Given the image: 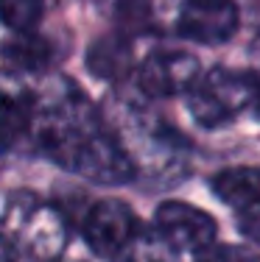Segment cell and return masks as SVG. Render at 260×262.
I'll list each match as a JSON object with an SVG mask.
<instances>
[{
	"label": "cell",
	"instance_id": "1",
	"mask_svg": "<svg viewBox=\"0 0 260 262\" xmlns=\"http://www.w3.org/2000/svg\"><path fill=\"white\" fill-rule=\"evenodd\" d=\"M260 101V81L249 73H235L224 67H213L202 73L188 90V109L193 120L204 128L227 126L249 106Z\"/></svg>",
	"mask_w": 260,
	"mask_h": 262
},
{
	"label": "cell",
	"instance_id": "2",
	"mask_svg": "<svg viewBox=\"0 0 260 262\" xmlns=\"http://www.w3.org/2000/svg\"><path fill=\"white\" fill-rule=\"evenodd\" d=\"M6 226L17 232L28 254L36 259L53 262L65 251L67 223L62 212H56L53 207H36L34 201H28V195H14L9 212H6Z\"/></svg>",
	"mask_w": 260,
	"mask_h": 262
},
{
	"label": "cell",
	"instance_id": "3",
	"mask_svg": "<svg viewBox=\"0 0 260 262\" xmlns=\"http://www.w3.org/2000/svg\"><path fill=\"white\" fill-rule=\"evenodd\" d=\"M82 232L87 246L98 257L115 259L126 248V243L140 232V221L129 204L115 201V198H104V201L92 204L87 209Z\"/></svg>",
	"mask_w": 260,
	"mask_h": 262
},
{
	"label": "cell",
	"instance_id": "4",
	"mask_svg": "<svg viewBox=\"0 0 260 262\" xmlns=\"http://www.w3.org/2000/svg\"><path fill=\"white\" fill-rule=\"evenodd\" d=\"M154 229L176 248L179 254L193 251L199 254L202 248L215 243V226L213 215H207L204 209L193 207L185 201H163L154 212Z\"/></svg>",
	"mask_w": 260,
	"mask_h": 262
},
{
	"label": "cell",
	"instance_id": "5",
	"mask_svg": "<svg viewBox=\"0 0 260 262\" xmlns=\"http://www.w3.org/2000/svg\"><path fill=\"white\" fill-rule=\"evenodd\" d=\"M238 6L235 0H185L179 9V36L199 45H221L238 31Z\"/></svg>",
	"mask_w": 260,
	"mask_h": 262
},
{
	"label": "cell",
	"instance_id": "6",
	"mask_svg": "<svg viewBox=\"0 0 260 262\" xmlns=\"http://www.w3.org/2000/svg\"><path fill=\"white\" fill-rule=\"evenodd\" d=\"M199 76V59L193 53L154 51L140 64V90L148 98H171L188 92Z\"/></svg>",
	"mask_w": 260,
	"mask_h": 262
},
{
	"label": "cell",
	"instance_id": "7",
	"mask_svg": "<svg viewBox=\"0 0 260 262\" xmlns=\"http://www.w3.org/2000/svg\"><path fill=\"white\" fill-rule=\"evenodd\" d=\"M210 190L227 207L238 212L260 207V165L224 167L210 179Z\"/></svg>",
	"mask_w": 260,
	"mask_h": 262
},
{
	"label": "cell",
	"instance_id": "8",
	"mask_svg": "<svg viewBox=\"0 0 260 262\" xmlns=\"http://www.w3.org/2000/svg\"><path fill=\"white\" fill-rule=\"evenodd\" d=\"M34 120V98L28 90L9 78H0V145L9 148L31 128Z\"/></svg>",
	"mask_w": 260,
	"mask_h": 262
},
{
	"label": "cell",
	"instance_id": "9",
	"mask_svg": "<svg viewBox=\"0 0 260 262\" xmlns=\"http://www.w3.org/2000/svg\"><path fill=\"white\" fill-rule=\"evenodd\" d=\"M0 56H3V61L9 67H14V70L34 73V70H42V67L51 64L53 48L45 36L34 34V31H20V34L14 31V36H11L9 42H3Z\"/></svg>",
	"mask_w": 260,
	"mask_h": 262
},
{
	"label": "cell",
	"instance_id": "10",
	"mask_svg": "<svg viewBox=\"0 0 260 262\" xmlns=\"http://www.w3.org/2000/svg\"><path fill=\"white\" fill-rule=\"evenodd\" d=\"M87 64L98 78H121L132 67V45L123 36H104L90 48Z\"/></svg>",
	"mask_w": 260,
	"mask_h": 262
},
{
	"label": "cell",
	"instance_id": "11",
	"mask_svg": "<svg viewBox=\"0 0 260 262\" xmlns=\"http://www.w3.org/2000/svg\"><path fill=\"white\" fill-rule=\"evenodd\" d=\"M115 262H179V251L157 229H140L115 257Z\"/></svg>",
	"mask_w": 260,
	"mask_h": 262
},
{
	"label": "cell",
	"instance_id": "12",
	"mask_svg": "<svg viewBox=\"0 0 260 262\" xmlns=\"http://www.w3.org/2000/svg\"><path fill=\"white\" fill-rule=\"evenodd\" d=\"M45 0H0V20L11 31H34V26L42 20Z\"/></svg>",
	"mask_w": 260,
	"mask_h": 262
},
{
	"label": "cell",
	"instance_id": "13",
	"mask_svg": "<svg viewBox=\"0 0 260 262\" xmlns=\"http://www.w3.org/2000/svg\"><path fill=\"white\" fill-rule=\"evenodd\" d=\"M196 262H260V254L249 246H232V243H213L196 254Z\"/></svg>",
	"mask_w": 260,
	"mask_h": 262
},
{
	"label": "cell",
	"instance_id": "14",
	"mask_svg": "<svg viewBox=\"0 0 260 262\" xmlns=\"http://www.w3.org/2000/svg\"><path fill=\"white\" fill-rule=\"evenodd\" d=\"M241 232H244L246 237H252V240L260 243V207L255 209H244L241 212V221H238Z\"/></svg>",
	"mask_w": 260,
	"mask_h": 262
},
{
	"label": "cell",
	"instance_id": "15",
	"mask_svg": "<svg viewBox=\"0 0 260 262\" xmlns=\"http://www.w3.org/2000/svg\"><path fill=\"white\" fill-rule=\"evenodd\" d=\"M14 246H11L9 240H6L3 234H0V262H14Z\"/></svg>",
	"mask_w": 260,
	"mask_h": 262
},
{
	"label": "cell",
	"instance_id": "16",
	"mask_svg": "<svg viewBox=\"0 0 260 262\" xmlns=\"http://www.w3.org/2000/svg\"><path fill=\"white\" fill-rule=\"evenodd\" d=\"M257 45H260V34H257Z\"/></svg>",
	"mask_w": 260,
	"mask_h": 262
}]
</instances>
